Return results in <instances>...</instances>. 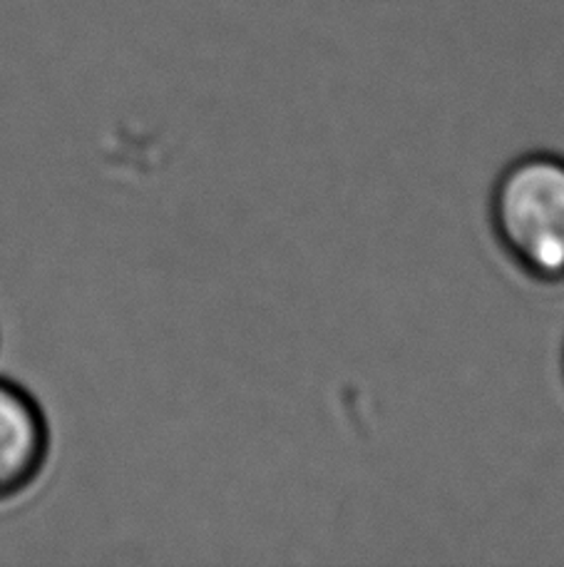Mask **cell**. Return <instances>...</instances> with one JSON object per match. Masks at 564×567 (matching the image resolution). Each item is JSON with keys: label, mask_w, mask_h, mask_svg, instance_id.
Listing matches in <instances>:
<instances>
[{"label": "cell", "mask_w": 564, "mask_h": 567, "mask_svg": "<svg viewBox=\"0 0 564 567\" xmlns=\"http://www.w3.org/2000/svg\"><path fill=\"white\" fill-rule=\"evenodd\" d=\"M48 453L50 429L40 403L23 386L0 379V503L38 481Z\"/></svg>", "instance_id": "obj_2"}, {"label": "cell", "mask_w": 564, "mask_h": 567, "mask_svg": "<svg viewBox=\"0 0 564 567\" xmlns=\"http://www.w3.org/2000/svg\"><path fill=\"white\" fill-rule=\"evenodd\" d=\"M500 247L542 284L564 281V157L530 152L500 172L490 197Z\"/></svg>", "instance_id": "obj_1"}]
</instances>
